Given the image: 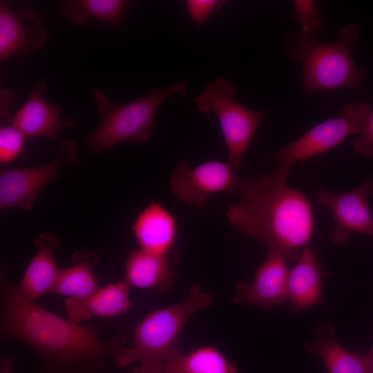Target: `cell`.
Segmentation results:
<instances>
[{
    "label": "cell",
    "mask_w": 373,
    "mask_h": 373,
    "mask_svg": "<svg viewBox=\"0 0 373 373\" xmlns=\"http://www.w3.org/2000/svg\"><path fill=\"white\" fill-rule=\"evenodd\" d=\"M1 335L20 340L39 355L46 373H97L124 347L126 333L101 339L93 327L74 323L21 296L1 270Z\"/></svg>",
    "instance_id": "6da1fadb"
},
{
    "label": "cell",
    "mask_w": 373,
    "mask_h": 373,
    "mask_svg": "<svg viewBox=\"0 0 373 373\" xmlns=\"http://www.w3.org/2000/svg\"><path fill=\"white\" fill-rule=\"evenodd\" d=\"M290 168L278 162L274 171L256 180L240 178V200L226 217L236 230L262 242L268 251L296 262L314 230L311 202L287 184Z\"/></svg>",
    "instance_id": "7a4b0ae2"
},
{
    "label": "cell",
    "mask_w": 373,
    "mask_h": 373,
    "mask_svg": "<svg viewBox=\"0 0 373 373\" xmlns=\"http://www.w3.org/2000/svg\"><path fill=\"white\" fill-rule=\"evenodd\" d=\"M358 39L354 23L344 26L335 41H318L317 32L302 30L288 32L283 50L291 60L303 68L301 86L312 97L318 90L331 92L341 87L358 88L367 77L368 72L356 66L352 48Z\"/></svg>",
    "instance_id": "3957f363"
},
{
    "label": "cell",
    "mask_w": 373,
    "mask_h": 373,
    "mask_svg": "<svg viewBox=\"0 0 373 373\" xmlns=\"http://www.w3.org/2000/svg\"><path fill=\"white\" fill-rule=\"evenodd\" d=\"M213 300V294L194 283L184 300L154 310L141 321L132 346L120 349L113 357L115 363L119 367L138 364V373H162L166 361L179 350L178 339L186 323L198 311L209 307Z\"/></svg>",
    "instance_id": "277c9868"
},
{
    "label": "cell",
    "mask_w": 373,
    "mask_h": 373,
    "mask_svg": "<svg viewBox=\"0 0 373 373\" xmlns=\"http://www.w3.org/2000/svg\"><path fill=\"white\" fill-rule=\"evenodd\" d=\"M188 84L180 81L163 88L149 90L132 101L117 104L98 88L90 95L99 116L97 128L88 137V145L93 153L99 155L122 142H148L156 124L155 113L171 95H186Z\"/></svg>",
    "instance_id": "5b68a950"
},
{
    "label": "cell",
    "mask_w": 373,
    "mask_h": 373,
    "mask_svg": "<svg viewBox=\"0 0 373 373\" xmlns=\"http://www.w3.org/2000/svg\"><path fill=\"white\" fill-rule=\"evenodd\" d=\"M235 93L236 90L228 79L218 77L204 86L195 102L200 113H213L217 117L229 164L238 172L256 128L268 111L244 106L234 100Z\"/></svg>",
    "instance_id": "8992f818"
},
{
    "label": "cell",
    "mask_w": 373,
    "mask_h": 373,
    "mask_svg": "<svg viewBox=\"0 0 373 373\" xmlns=\"http://www.w3.org/2000/svg\"><path fill=\"white\" fill-rule=\"evenodd\" d=\"M372 113L365 102L347 104L341 116L329 117L271 155L291 169L296 162L325 153L342 144L347 137L362 133Z\"/></svg>",
    "instance_id": "52a82bcc"
},
{
    "label": "cell",
    "mask_w": 373,
    "mask_h": 373,
    "mask_svg": "<svg viewBox=\"0 0 373 373\" xmlns=\"http://www.w3.org/2000/svg\"><path fill=\"white\" fill-rule=\"evenodd\" d=\"M175 198L187 206L204 208L211 195L238 191L240 178L229 164L210 160L190 168L183 160L173 169L169 180Z\"/></svg>",
    "instance_id": "ba28073f"
},
{
    "label": "cell",
    "mask_w": 373,
    "mask_h": 373,
    "mask_svg": "<svg viewBox=\"0 0 373 373\" xmlns=\"http://www.w3.org/2000/svg\"><path fill=\"white\" fill-rule=\"evenodd\" d=\"M76 144L66 140L61 142L56 157L51 162L38 166L1 169L0 209L32 208L35 200L41 189L55 180L59 168L73 162L77 157Z\"/></svg>",
    "instance_id": "9c48e42d"
},
{
    "label": "cell",
    "mask_w": 373,
    "mask_h": 373,
    "mask_svg": "<svg viewBox=\"0 0 373 373\" xmlns=\"http://www.w3.org/2000/svg\"><path fill=\"white\" fill-rule=\"evenodd\" d=\"M373 195V179L367 175L356 188L342 193H332L317 187L316 203L332 213L335 224L329 236L334 243H345L353 232L373 236V217L367 199Z\"/></svg>",
    "instance_id": "30bf717a"
},
{
    "label": "cell",
    "mask_w": 373,
    "mask_h": 373,
    "mask_svg": "<svg viewBox=\"0 0 373 373\" xmlns=\"http://www.w3.org/2000/svg\"><path fill=\"white\" fill-rule=\"evenodd\" d=\"M42 21L37 11H12L6 1H0V61L36 53L48 37Z\"/></svg>",
    "instance_id": "8fae6325"
},
{
    "label": "cell",
    "mask_w": 373,
    "mask_h": 373,
    "mask_svg": "<svg viewBox=\"0 0 373 373\" xmlns=\"http://www.w3.org/2000/svg\"><path fill=\"white\" fill-rule=\"evenodd\" d=\"M286 260L278 252L268 251L265 261L256 269L251 283L241 281L236 286L233 300L271 310L288 300Z\"/></svg>",
    "instance_id": "7c38bea8"
},
{
    "label": "cell",
    "mask_w": 373,
    "mask_h": 373,
    "mask_svg": "<svg viewBox=\"0 0 373 373\" xmlns=\"http://www.w3.org/2000/svg\"><path fill=\"white\" fill-rule=\"evenodd\" d=\"M47 88L46 80L38 79L26 102L13 114L10 124L26 137H44L59 140L57 131L72 126L74 122L70 117L61 119V108L44 99Z\"/></svg>",
    "instance_id": "4fadbf2b"
},
{
    "label": "cell",
    "mask_w": 373,
    "mask_h": 373,
    "mask_svg": "<svg viewBox=\"0 0 373 373\" xmlns=\"http://www.w3.org/2000/svg\"><path fill=\"white\" fill-rule=\"evenodd\" d=\"M132 229L140 249L160 256H169L178 237L175 217L155 201L139 213Z\"/></svg>",
    "instance_id": "5bb4252c"
},
{
    "label": "cell",
    "mask_w": 373,
    "mask_h": 373,
    "mask_svg": "<svg viewBox=\"0 0 373 373\" xmlns=\"http://www.w3.org/2000/svg\"><path fill=\"white\" fill-rule=\"evenodd\" d=\"M59 243V239L48 232L36 238V252L20 282L15 286L21 296L35 301L43 295L52 293L60 271L54 254Z\"/></svg>",
    "instance_id": "9a60e30c"
},
{
    "label": "cell",
    "mask_w": 373,
    "mask_h": 373,
    "mask_svg": "<svg viewBox=\"0 0 373 373\" xmlns=\"http://www.w3.org/2000/svg\"><path fill=\"white\" fill-rule=\"evenodd\" d=\"M130 286L120 280L99 288L88 296L67 298L65 309L67 318L77 324L92 316L111 318L126 313L131 305Z\"/></svg>",
    "instance_id": "2e32d148"
},
{
    "label": "cell",
    "mask_w": 373,
    "mask_h": 373,
    "mask_svg": "<svg viewBox=\"0 0 373 373\" xmlns=\"http://www.w3.org/2000/svg\"><path fill=\"white\" fill-rule=\"evenodd\" d=\"M296 265L288 270L287 289L290 309L301 312L323 302L322 280L327 272L307 245Z\"/></svg>",
    "instance_id": "e0dca14e"
},
{
    "label": "cell",
    "mask_w": 373,
    "mask_h": 373,
    "mask_svg": "<svg viewBox=\"0 0 373 373\" xmlns=\"http://www.w3.org/2000/svg\"><path fill=\"white\" fill-rule=\"evenodd\" d=\"M175 274L170 266L169 256H160L142 249L129 252L125 263L124 280L131 287L155 288L157 293L170 290Z\"/></svg>",
    "instance_id": "ac0fdd59"
},
{
    "label": "cell",
    "mask_w": 373,
    "mask_h": 373,
    "mask_svg": "<svg viewBox=\"0 0 373 373\" xmlns=\"http://www.w3.org/2000/svg\"><path fill=\"white\" fill-rule=\"evenodd\" d=\"M314 340L304 344L305 350L317 356L328 373H364L363 364L354 352H349L336 340L334 326L323 323L316 327Z\"/></svg>",
    "instance_id": "d6986e66"
},
{
    "label": "cell",
    "mask_w": 373,
    "mask_h": 373,
    "mask_svg": "<svg viewBox=\"0 0 373 373\" xmlns=\"http://www.w3.org/2000/svg\"><path fill=\"white\" fill-rule=\"evenodd\" d=\"M133 4L126 0H66L60 4L59 12L76 26H84L93 18L117 30Z\"/></svg>",
    "instance_id": "ffe728a7"
},
{
    "label": "cell",
    "mask_w": 373,
    "mask_h": 373,
    "mask_svg": "<svg viewBox=\"0 0 373 373\" xmlns=\"http://www.w3.org/2000/svg\"><path fill=\"white\" fill-rule=\"evenodd\" d=\"M73 264L60 269L52 293L68 298H82L99 289L93 269L98 262L97 254L90 249H82L73 254Z\"/></svg>",
    "instance_id": "44dd1931"
},
{
    "label": "cell",
    "mask_w": 373,
    "mask_h": 373,
    "mask_svg": "<svg viewBox=\"0 0 373 373\" xmlns=\"http://www.w3.org/2000/svg\"><path fill=\"white\" fill-rule=\"evenodd\" d=\"M162 373H240L217 348L200 347L187 354L180 350L165 363Z\"/></svg>",
    "instance_id": "7402d4cb"
},
{
    "label": "cell",
    "mask_w": 373,
    "mask_h": 373,
    "mask_svg": "<svg viewBox=\"0 0 373 373\" xmlns=\"http://www.w3.org/2000/svg\"><path fill=\"white\" fill-rule=\"evenodd\" d=\"M26 137L9 124L0 128V162L10 164L23 153Z\"/></svg>",
    "instance_id": "603a6c76"
},
{
    "label": "cell",
    "mask_w": 373,
    "mask_h": 373,
    "mask_svg": "<svg viewBox=\"0 0 373 373\" xmlns=\"http://www.w3.org/2000/svg\"><path fill=\"white\" fill-rule=\"evenodd\" d=\"M294 13L300 25V30L317 32L323 26V20L313 0H295L293 1Z\"/></svg>",
    "instance_id": "cb8c5ba5"
},
{
    "label": "cell",
    "mask_w": 373,
    "mask_h": 373,
    "mask_svg": "<svg viewBox=\"0 0 373 373\" xmlns=\"http://www.w3.org/2000/svg\"><path fill=\"white\" fill-rule=\"evenodd\" d=\"M227 2L218 0H187L186 6L191 19L200 26L213 12L218 11Z\"/></svg>",
    "instance_id": "d4e9b609"
},
{
    "label": "cell",
    "mask_w": 373,
    "mask_h": 373,
    "mask_svg": "<svg viewBox=\"0 0 373 373\" xmlns=\"http://www.w3.org/2000/svg\"><path fill=\"white\" fill-rule=\"evenodd\" d=\"M354 149L365 157H373V111L365 129L357 135L354 142Z\"/></svg>",
    "instance_id": "484cf974"
},
{
    "label": "cell",
    "mask_w": 373,
    "mask_h": 373,
    "mask_svg": "<svg viewBox=\"0 0 373 373\" xmlns=\"http://www.w3.org/2000/svg\"><path fill=\"white\" fill-rule=\"evenodd\" d=\"M15 99V93L9 89L0 91V123L1 126L11 123L13 114L10 108Z\"/></svg>",
    "instance_id": "4316f807"
},
{
    "label": "cell",
    "mask_w": 373,
    "mask_h": 373,
    "mask_svg": "<svg viewBox=\"0 0 373 373\" xmlns=\"http://www.w3.org/2000/svg\"><path fill=\"white\" fill-rule=\"evenodd\" d=\"M354 353L363 364L364 373H373V346L367 353L358 352H354Z\"/></svg>",
    "instance_id": "83f0119b"
},
{
    "label": "cell",
    "mask_w": 373,
    "mask_h": 373,
    "mask_svg": "<svg viewBox=\"0 0 373 373\" xmlns=\"http://www.w3.org/2000/svg\"><path fill=\"white\" fill-rule=\"evenodd\" d=\"M14 359L8 356H2L0 359V373H15L13 368Z\"/></svg>",
    "instance_id": "f1b7e54d"
},
{
    "label": "cell",
    "mask_w": 373,
    "mask_h": 373,
    "mask_svg": "<svg viewBox=\"0 0 373 373\" xmlns=\"http://www.w3.org/2000/svg\"><path fill=\"white\" fill-rule=\"evenodd\" d=\"M70 373H92L90 372H88V371H86V370H75V371H73Z\"/></svg>",
    "instance_id": "f546056e"
},
{
    "label": "cell",
    "mask_w": 373,
    "mask_h": 373,
    "mask_svg": "<svg viewBox=\"0 0 373 373\" xmlns=\"http://www.w3.org/2000/svg\"><path fill=\"white\" fill-rule=\"evenodd\" d=\"M135 373H138V372H137V371H135Z\"/></svg>",
    "instance_id": "4dcf8cb0"
}]
</instances>
